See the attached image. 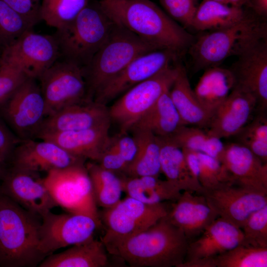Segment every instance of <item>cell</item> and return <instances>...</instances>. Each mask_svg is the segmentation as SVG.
Listing matches in <instances>:
<instances>
[{"mask_svg": "<svg viewBox=\"0 0 267 267\" xmlns=\"http://www.w3.org/2000/svg\"><path fill=\"white\" fill-rule=\"evenodd\" d=\"M104 12L116 24L161 49L182 55L195 37L150 0H101Z\"/></svg>", "mask_w": 267, "mask_h": 267, "instance_id": "6da1fadb", "label": "cell"}, {"mask_svg": "<svg viewBox=\"0 0 267 267\" xmlns=\"http://www.w3.org/2000/svg\"><path fill=\"white\" fill-rule=\"evenodd\" d=\"M166 216L134 235L102 240L108 253L132 267H179L185 259L188 240Z\"/></svg>", "mask_w": 267, "mask_h": 267, "instance_id": "7a4b0ae2", "label": "cell"}, {"mask_svg": "<svg viewBox=\"0 0 267 267\" xmlns=\"http://www.w3.org/2000/svg\"><path fill=\"white\" fill-rule=\"evenodd\" d=\"M39 217L0 190V267H35L45 258L38 249Z\"/></svg>", "mask_w": 267, "mask_h": 267, "instance_id": "3957f363", "label": "cell"}, {"mask_svg": "<svg viewBox=\"0 0 267 267\" xmlns=\"http://www.w3.org/2000/svg\"><path fill=\"white\" fill-rule=\"evenodd\" d=\"M266 38L267 19L258 16L248 8L245 16L238 22L195 37L187 51L194 70L198 71L219 66L230 56L238 57Z\"/></svg>", "mask_w": 267, "mask_h": 267, "instance_id": "277c9868", "label": "cell"}, {"mask_svg": "<svg viewBox=\"0 0 267 267\" xmlns=\"http://www.w3.org/2000/svg\"><path fill=\"white\" fill-rule=\"evenodd\" d=\"M115 25L98 1L89 0L74 20L56 29L54 37L60 56L85 67L105 43Z\"/></svg>", "mask_w": 267, "mask_h": 267, "instance_id": "5b68a950", "label": "cell"}, {"mask_svg": "<svg viewBox=\"0 0 267 267\" xmlns=\"http://www.w3.org/2000/svg\"><path fill=\"white\" fill-rule=\"evenodd\" d=\"M159 49L115 24L105 43L83 67L87 99L93 100L100 90L134 58Z\"/></svg>", "mask_w": 267, "mask_h": 267, "instance_id": "8992f818", "label": "cell"}, {"mask_svg": "<svg viewBox=\"0 0 267 267\" xmlns=\"http://www.w3.org/2000/svg\"><path fill=\"white\" fill-rule=\"evenodd\" d=\"M179 60L152 77L133 87L109 108L111 122L121 133H128L170 89L178 72Z\"/></svg>", "mask_w": 267, "mask_h": 267, "instance_id": "52a82bcc", "label": "cell"}, {"mask_svg": "<svg viewBox=\"0 0 267 267\" xmlns=\"http://www.w3.org/2000/svg\"><path fill=\"white\" fill-rule=\"evenodd\" d=\"M43 180L57 206L69 213L90 216L101 223L85 164L50 171Z\"/></svg>", "mask_w": 267, "mask_h": 267, "instance_id": "ba28073f", "label": "cell"}, {"mask_svg": "<svg viewBox=\"0 0 267 267\" xmlns=\"http://www.w3.org/2000/svg\"><path fill=\"white\" fill-rule=\"evenodd\" d=\"M37 79L45 101L46 116L87 99L83 68L61 56Z\"/></svg>", "mask_w": 267, "mask_h": 267, "instance_id": "9c48e42d", "label": "cell"}, {"mask_svg": "<svg viewBox=\"0 0 267 267\" xmlns=\"http://www.w3.org/2000/svg\"><path fill=\"white\" fill-rule=\"evenodd\" d=\"M169 208L165 202L147 204L127 196L99 212L106 228L101 240L124 238L141 232L165 217Z\"/></svg>", "mask_w": 267, "mask_h": 267, "instance_id": "30bf717a", "label": "cell"}, {"mask_svg": "<svg viewBox=\"0 0 267 267\" xmlns=\"http://www.w3.org/2000/svg\"><path fill=\"white\" fill-rule=\"evenodd\" d=\"M219 217L241 228L253 213L267 205V191L226 181L196 193Z\"/></svg>", "mask_w": 267, "mask_h": 267, "instance_id": "8fae6325", "label": "cell"}, {"mask_svg": "<svg viewBox=\"0 0 267 267\" xmlns=\"http://www.w3.org/2000/svg\"><path fill=\"white\" fill-rule=\"evenodd\" d=\"M36 80L27 78L0 105L2 116L21 140L36 137L46 116L45 101Z\"/></svg>", "mask_w": 267, "mask_h": 267, "instance_id": "7c38bea8", "label": "cell"}, {"mask_svg": "<svg viewBox=\"0 0 267 267\" xmlns=\"http://www.w3.org/2000/svg\"><path fill=\"white\" fill-rule=\"evenodd\" d=\"M38 249L45 257L55 251L84 242L93 237L101 223L90 216L48 211L41 217Z\"/></svg>", "mask_w": 267, "mask_h": 267, "instance_id": "4fadbf2b", "label": "cell"}, {"mask_svg": "<svg viewBox=\"0 0 267 267\" xmlns=\"http://www.w3.org/2000/svg\"><path fill=\"white\" fill-rule=\"evenodd\" d=\"M180 55L168 49L141 54L133 60L95 96L94 101L106 104L137 84L156 75L179 60Z\"/></svg>", "mask_w": 267, "mask_h": 267, "instance_id": "5bb4252c", "label": "cell"}, {"mask_svg": "<svg viewBox=\"0 0 267 267\" xmlns=\"http://www.w3.org/2000/svg\"><path fill=\"white\" fill-rule=\"evenodd\" d=\"M1 56L29 77L37 79L59 58L60 53L54 36L38 34L31 29L23 34Z\"/></svg>", "mask_w": 267, "mask_h": 267, "instance_id": "9a60e30c", "label": "cell"}, {"mask_svg": "<svg viewBox=\"0 0 267 267\" xmlns=\"http://www.w3.org/2000/svg\"><path fill=\"white\" fill-rule=\"evenodd\" d=\"M10 159L12 168L37 174L84 164L86 160L68 153L53 142L34 139L20 141Z\"/></svg>", "mask_w": 267, "mask_h": 267, "instance_id": "2e32d148", "label": "cell"}, {"mask_svg": "<svg viewBox=\"0 0 267 267\" xmlns=\"http://www.w3.org/2000/svg\"><path fill=\"white\" fill-rule=\"evenodd\" d=\"M235 86L251 94L257 99V109L267 107V38L263 39L238 56L229 68Z\"/></svg>", "mask_w": 267, "mask_h": 267, "instance_id": "e0dca14e", "label": "cell"}, {"mask_svg": "<svg viewBox=\"0 0 267 267\" xmlns=\"http://www.w3.org/2000/svg\"><path fill=\"white\" fill-rule=\"evenodd\" d=\"M1 181L0 190L4 194L40 217L57 206L38 174L11 167Z\"/></svg>", "mask_w": 267, "mask_h": 267, "instance_id": "ac0fdd59", "label": "cell"}, {"mask_svg": "<svg viewBox=\"0 0 267 267\" xmlns=\"http://www.w3.org/2000/svg\"><path fill=\"white\" fill-rule=\"evenodd\" d=\"M111 122L109 109L106 105L94 100L86 99L46 116L37 137L44 133L110 126Z\"/></svg>", "mask_w": 267, "mask_h": 267, "instance_id": "d6986e66", "label": "cell"}, {"mask_svg": "<svg viewBox=\"0 0 267 267\" xmlns=\"http://www.w3.org/2000/svg\"><path fill=\"white\" fill-rule=\"evenodd\" d=\"M257 108V101L253 95L234 87L213 113L206 130L220 139L233 137L249 122Z\"/></svg>", "mask_w": 267, "mask_h": 267, "instance_id": "ffe728a7", "label": "cell"}, {"mask_svg": "<svg viewBox=\"0 0 267 267\" xmlns=\"http://www.w3.org/2000/svg\"><path fill=\"white\" fill-rule=\"evenodd\" d=\"M166 217L189 240L200 236L219 217L203 195L184 191L172 204Z\"/></svg>", "mask_w": 267, "mask_h": 267, "instance_id": "44dd1931", "label": "cell"}, {"mask_svg": "<svg viewBox=\"0 0 267 267\" xmlns=\"http://www.w3.org/2000/svg\"><path fill=\"white\" fill-rule=\"evenodd\" d=\"M230 181L267 191V163L236 142L224 144L220 160Z\"/></svg>", "mask_w": 267, "mask_h": 267, "instance_id": "7402d4cb", "label": "cell"}, {"mask_svg": "<svg viewBox=\"0 0 267 267\" xmlns=\"http://www.w3.org/2000/svg\"><path fill=\"white\" fill-rule=\"evenodd\" d=\"M241 244L247 245L241 229L219 217L188 243L184 261L214 257Z\"/></svg>", "mask_w": 267, "mask_h": 267, "instance_id": "603a6c76", "label": "cell"}, {"mask_svg": "<svg viewBox=\"0 0 267 267\" xmlns=\"http://www.w3.org/2000/svg\"><path fill=\"white\" fill-rule=\"evenodd\" d=\"M110 126L82 130L44 133L37 137L53 142L68 153L97 162L110 139Z\"/></svg>", "mask_w": 267, "mask_h": 267, "instance_id": "cb8c5ba5", "label": "cell"}, {"mask_svg": "<svg viewBox=\"0 0 267 267\" xmlns=\"http://www.w3.org/2000/svg\"><path fill=\"white\" fill-rule=\"evenodd\" d=\"M171 98L185 125L206 129L212 114L198 100L184 66L178 63V74L169 91Z\"/></svg>", "mask_w": 267, "mask_h": 267, "instance_id": "d4e9b609", "label": "cell"}, {"mask_svg": "<svg viewBox=\"0 0 267 267\" xmlns=\"http://www.w3.org/2000/svg\"><path fill=\"white\" fill-rule=\"evenodd\" d=\"M108 251L101 240L93 237L60 253L46 257L40 267H105Z\"/></svg>", "mask_w": 267, "mask_h": 267, "instance_id": "484cf974", "label": "cell"}, {"mask_svg": "<svg viewBox=\"0 0 267 267\" xmlns=\"http://www.w3.org/2000/svg\"><path fill=\"white\" fill-rule=\"evenodd\" d=\"M161 173L180 191L198 192L201 184L190 171L182 150L166 137H158Z\"/></svg>", "mask_w": 267, "mask_h": 267, "instance_id": "4316f807", "label": "cell"}, {"mask_svg": "<svg viewBox=\"0 0 267 267\" xmlns=\"http://www.w3.org/2000/svg\"><path fill=\"white\" fill-rule=\"evenodd\" d=\"M234 86L235 80L230 69L219 65L205 69L193 90L201 104L213 114Z\"/></svg>", "mask_w": 267, "mask_h": 267, "instance_id": "83f0119b", "label": "cell"}, {"mask_svg": "<svg viewBox=\"0 0 267 267\" xmlns=\"http://www.w3.org/2000/svg\"><path fill=\"white\" fill-rule=\"evenodd\" d=\"M130 131L134 138L137 152L124 175L129 177H159L161 171L160 145L158 137L150 131L133 127Z\"/></svg>", "mask_w": 267, "mask_h": 267, "instance_id": "f1b7e54d", "label": "cell"}, {"mask_svg": "<svg viewBox=\"0 0 267 267\" xmlns=\"http://www.w3.org/2000/svg\"><path fill=\"white\" fill-rule=\"evenodd\" d=\"M122 180L123 191L127 196L147 204L175 202L181 194V191L168 180L156 176H125Z\"/></svg>", "mask_w": 267, "mask_h": 267, "instance_id": "f546056e", "label": "cell"}, {"mask_svg": "<svg viewBox=\"0 0 267 267\" xmlns=\"http://www.w3.org/2000/svg\"><path fill=\"white\" fill-rule=\"evenodd\" d=\"M248 9L225 5L213 0H201L194 15L191 29L205 32L223 29L241 20Z\"/></svg>", "mask_w": 267, "mask_h": 267, "instance_id": "4dcf8cb0", "label": "cell"}, {"mask_svg": "<svg viewBox=\"0 0 267 267\" xmlns=\"http://www.w3.org/2000/svg\"><path fill=\"white\" fill-rule=\"evenodd\" d=\"M170 89L133 127L147 129L158 137H167L185 126L171 98Z\"/></svg>", "mask_w": 267, "mask_h": 267, "instance_id": "1f68e13d", "label": "cell"}, {"mask_svg": "<svg viewBox=\"0 0 267 267\" xmlns=\"http://www.w3.org/2000/svg\"><path fill=\"white\" fill-rule=\"evenodd\" d=\"M85 166L97 206L107 209L119 202L124 192L122 177L103 168L96 162H89Z\"/></svg>", "mask_w": 267, "mask_h": 267, "instance_id": "d6a6232c", "label": "cell"}, {"mask_svg": "<svg viewBox=\"0 0 267 267\" xmlns=\"http://www.w3.org/2000/svg\"><path fill=\"white\" fill-rule=\"evenodd\" d=\"M166 138L181 149L202 152L219 161L224 150V144L222 139L210 134L206 129L198 127L183 126Z\"/></svg>", "mask_w": 267, "mask_h": 267, "instance_id": "836d02e7", "label": "cell"}, {"mask_svg": "<svg viewBox=\"0 0 267 267\" xmlns=\"http://www.w3.org/2000/svg\"><path fill=\"white\" fill-rule=\"evenodd\" d=\"M186 163L202 187L209 188L230 181L221 162L202 152L182 149Z\"/></svg>", "mask_w": 267, "mask_h": 267, "instance_id": "e575fe53", "label": "cell"}, {"mask_svg": "<svg viewBox=\"0 0 267 267\" xmlns=\"http://www.w3.org/2000/svg\"><path fill=\"white\" fill-rule=\"evenodd\" d=\"M89 0H42L41 20L48 26L60 29L74 20Z\"/></svg>", "mask_w": 267, "mask_h": 267, "instance_id": "d590c367", "label": "cell"}, {"mask_svg": "<svg viewBox=\"0 0 267 267\" xmlns=\"http://www.w3.org/2000/svg\"><path fill=\"white\" fill-rule=\"evenodd\" d=\"M233 137L235 142L246 147L264 163H267V117L259 113Z\"/></svg>", "mask_w": 267, "mask_h": 267, "instance_id": "8d00e7d4", "label": "cell"}, {"mask_svg": "<svg viewBox=\"0 0 267 267\" xmlns=\"http://www.w3.org/2000/svg\"><path fill=\"white\" fill-rule=\"evenodd\" d=\"M216 267H267V248L241 244L214 257Z\"/></svg>", "mask_w": 267, "mask_h": 267, "instance_id": "74e56055", "label": "cell"}, {"mask_svg": "<svg viewBox=\"0 0 267 267\" xmlns=\"http://www.w3.org/2000/svg\"><path fill=\"white\" fill-rule=\"evenodd\" d=\"M33 27L0 0V57L23 34Z\"/></svg>", "mask_w": 267, "mask_h": 267, "instance_id": "f35d334b", "label": "cell"}, {"mask_svg": "<svg viewBox=\"0 0 267 267\" xmlns=\"http://www.w3.org/2000/svg\"><path fill=\"white\" fill-rule=\"evenodd\" d=\"M241 229L247 245L267 248V205L251 215Z\"/></svg>", "mask_w": 267, "mask_h": 267, "instance_id": "ab89813d", "label": "cell"}, {"mask_svg": "<svg viewBox=\"0 0 267 267\" xmlns=\"http://www.w3.org/2000/svg\"><path fill=\"white\" fill-rule=\"evenodd\" d=\"M29 78L4 57H0V105Z\"/></svg>", "mask_w": 267, "mask_h": 267, "instance_id": "60d3db41", "label": "cell"}, {"mask_svg": "<svg viewBox=\"0 0 267 267\" xmlns=\"http://www.w3.org/2000/svg\"><path fill=\"white\" fill-rule=\"evenodd\" d=\"M165 12L186 30L191 29L196 9L201 0H159Z\"/></svg>", "mask_w": 267, "mask_h": 267, "instance_id": "b9f144b4", "label": "cell"}, {"mask_svg": "<svg viewBox=\"0 0 267 267\" xmlns=\"http://www.w3.org/2000/svg\"><path fill=\"white\" fill-rule=\"evenodd\" d=\"M109 145L122 157L127 165V167L133 162L137 152L136 141L127 133H120L110 137Z\"/></svg>", "mask_w": 267, "mask_h": 267, "instance_id": "7bdbcfd3", "label": "cell"}, {"mask_svg": "<svg viewBox=\"0 0 267 267\" xmlns=\"http://www.w3.org/2000/svg\"><path fill=\"white\" fill-rule=\"evenodd\" d=\"M33 26L41 20L39 1L37 0H2Z\"/></svg>", "mask_w": 267, "mask_h": 267, "instance_id": "ee69618b", "label": "cell"}, {"mask_svg": "<svg viewBox=\"0 0 267 267\" xmlns=\"http://www.w3.org/2000/svg\"><path fill=\"white\" fill-rule=\"evenodd\" d=\"M97 163L103 168L117 174H124L127 168L125 161L117 151L109 145V143Z\"/></svg>", "mask_w": 267, "mask_h": 267, "instance_id": "f6af8a7d", "label": "cell"}, {"mask_svg": "<svg viewBox=\"0 0 267 267\" xmlns=\"http://www.w3.org/2000/svg\"><path fill=\"white\" fill-rule=\"evenodd\" d=\"M21 141L0 119V157L6 162Z\"/></svg>", "mask_w": 267, "mask_h": 267, "instance_id": "bcb514c9", "label": "cell"}, {"mask_svg": "<svg viewBox=\"0 0 267 267\" xmlns=\"http://www.w3.org/2000/svg\"><path fill=\"white\" fill-rule=\"evenodd\" d=\"M246 5L256 15L267 19V0H248Z\"/></svg>", "mask_w": 267, "mask_h": 267, "instance_id": "7dc6e473", "label": "cell"}, {"mask_svg": "<svg viewBox=\"0 0 267 267\" xmlns=\"http://www.w3.org/2000/svg\"><path fill=\"white\" fill-rule=\"evenodd\" d=\"M229 6L242 7L246 5L248 0H213Z\"/></svg>", "mask_w": 267, "mask_h": 267, "instance_id": "c3c4849f", "label": "cell"}, {"mask_svg": "<svg viewBox=\"0 0 267 267\" xmlns=\"http://www.w3.org/2000/svg\"><path fill=\"white\" fill-rule=\"evenodd\" d=\"M5 162L0 157V180H1L7 171Z\"/></svg>", "mask_w": 267, "mask_h": 267, "instance_id": "681fc988", "label": "cell"}, {"mask_svg": "<svg viewBox=\"0 0 267 267\" xmlns=\"http://www.w3.org/2000/svg\"></svg>", "mask_w": 267, "mask_h": 267, "instance_id": "f907efd6", "label": "cell"}]
</instances>
